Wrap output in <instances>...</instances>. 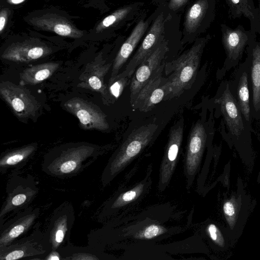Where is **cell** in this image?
<instances>
[{
  "label": "cell",
  "instance_id": "277c9868",
  "mask_svg": "<svg viewBox=\"0 0 260 260\" xmlns=\"http://www.w3.org/2000/svg\"><path fill=\"white\" fill-rule=\"evenodd\" d=\"M211 38L207 35L198 39L190 48L172 62V73L167 78L171 97L180 95L193 82L204 49Z\"/></svg>",
  "mask_w": 260,
  "mask_h": 260
},
{
  "label": "cell",
  "instance_id": "83f0119b",
  "mask_svg": "<svg viewBox=\"0 0 260 260\" xmlns=\"http://www.w3.org/2000/svg\"><path fill=\"white\" fill-rule=\"evenodd\" d=\"M63 259H101V254L90 246L79 247L74 246L70 242L58 250Z\"/></svg>",
  "mask_w": 260,
  "mask_h": 260
},
{
  "label": "cell",
  "instance_id": "74e56055",
  "mask_svg": "<svg viewBox=\"0 0 260 260\" xmlns=\"http://www.w3.org/2000/svg\"><path fill=\"white\" fill-rule=\"evenodd\" d=\"M7 13L5 10H3L1 12L0 15V32H2L7 22Z\"/></svg>",
  "mask_w": 260,
  "mask_h": 260
},
{
  "label": "cell",
  "instance_id": "d6a6232c",
  "mask_svg": "<svg viewBox=\"0 0 260 260\" xmlns=\"http://www.w3.org/2000/svg\"><path fill=\"white\" fill-rule=\"evenodd\" d=\"M128 77L120 76L118 74L113 82L109 85V92L110 94L115 99H117L121 94L125 87L131 83V80Z\"/></svg>",
  "mask_w": 260,
  "mask_h": 260
},
{
  "label": "cell",
  "instance_id": "d4e9b609",
  "mask_svg": "<svg viewBox=\"0 0 260 260\" xmlns=\"http://www.w3.org/2000/svg\"><path fill=\"white\" fill-rule=\"evenodd\" d=\"M37 148V144L32 143L4 152L0 158V172L6 173L9 170L20 168L27 162Z\"/></svg>",
  "mask_w": 260,
  "mask_h": 260
},
{
  "label": "cell",
  "instance_id": "60d3db41",
  "mask_svg": "<svg viewBox=\"0 0 260 260\" xmlns=\"http://www.w3.org/2000/svg\"><path fill=\"white\" fill-rule=\"evenodd\" d=\"M258 2H259V3H260V0H258Z\"/></svg>",
  "mask_w": 260,
  "mask_h": 260
},
{
  "label": "cell",
  "instance_id": "44dd1931",
  "mask_svg": "<svg viewBox=\"0 0 260 260\" xmlns=\"http://www.w3.org/2000/svg\"><path fill=\"white\" fill-rule=\"evenodd\" d=\"M151 21L150 17L147 20L140 19L122 44L113 63L109 84L113 82L122 66L129 57L144 35L146 34Z\"/></svg>",
  "mask_w": 260,
  "mask_h": 260
},
{
  "label": "cell",
  "instance_id": "8d00e7d4",
  "mask_svg": "<svg viewBox=\"0 0 260 260\" xmlns=\"http://www.w3.org/2000/svg\"><path fill=\"white\" fill-rule=\"evenodd\" d=\"M43 260H63V258L61 254L58 251L52 250L50 251L46 255H45Z\"/></svg>",
  "mask_w": 260,
  "mask_h": 260
},
{
  "label": "cell",
  "instance_id": "30bf717a",
  "mask_svg": "<svg viewBox=\"0 0 260 260\" xmlns=\"http://www.w3.org/2000/svg\"><path fill=\"white\" fill-rule=\"evenodd\" d=\"M219 0H196L187 10L184 21V37L198 36L214 21Z\"/></svg>",
  "mask_w": 260,
  "mask_h": 260
},
{
  "label": "cell",
  "instance_id": "2e32d148",
  "mask_svg": "<svg viewBox=\"0 0 260 260\" xmlns=\"http://www.w3.org/2000/svg\"><path fill=\"white\" fill-rule=\"evenodd\" d=\"M168 51V42L162 41L151 55L136 70L130 83V102L131 105L139 92L153 74L163 63Z\"/></svg>",
  "mask_w": 260,
  "mask_h": 260
},
{
  "label": "cell",
  "instance_id": "d590c367",
  "mask_svg": "<svg viewBox=\"0 0 260 260\" xmlns=\"http://www.w3.org/2000/svg\"><path fill=\"white\" fill-rule=\"evenodd\" d=\"M188 1L189 0H170L169 6L171 9L176 11L186 5Z\"/></svg>",
  "mask_w": 260,
  "mask_h": 260
},
{
  "label": "cell",
  "instance_id": "7c38bea8",
  "mask_svg": "<svg viewBox=\"0 0 260 260\" xmlns=\"http://www.w3.org/2000/svg\"><path fill=\"white\" fill-rule=\"evenodd\" d=\"M0 94L20 118H26L34 115L40 107L36 98L26 88L9 81L0 84Z\"/></svg>",
  "mask_w": 260,
  "mask_h": 260
},
{
  "label": "cell",
  "instance_id": "5b68a950",
  "mask_svg": "<svg viewBox=\"0 0 260 260\" xmlns=\"http://www.w3.org/2000/svg\"><path fill=\"white\" fill-rule=\"evenodd\" d=\"M38 192L37 183L31 175L12 173L7 182V197L0 211L1 222L7 215H13L30 207Z\"/></svg>",
  "mask_w": 260,
  "mask_h": 260
},
{
  "label": "cell",
  "instance_id": "cb8c5ba5",
  "mask_svg": "<svg viewBox=\"0 0 260 260\" xmlns=\"http://www.w3.org/2000/svg\"><path fill=\"white\" fill-rule=\"evenodd\" d=\"M143 5V3L136 2L119 8L103 19L97 26L96 31L100 32L127 24L138 16Z\"/></svg>",
  "mask_w": 260,
  "mask_h": 260
},
{
  "label": "cell",
  "instance_id": "ab89813d",
  "mask_svg": "<svg viewBox=\"0 0 260 260\" xmlns=\"http://www.w3.org/2000/svg\"><path fill=\"white\" fill-rule=\"evenodd\" d=\"M257 182L260 183V172L258 174V178H257Z\"/></svg>",
  "mask_w": 260,
  "mask_h": 260
},
{
  "label": "cell",
  "instance_id": "ffe728a7",
  "mask_svg": "<svg viewBox=\"0 0 260 260\" xmlns=\"http://www.w3.org/2000/svg\"><path fill=\"white\" fill-rule=\"evenodd\" d=\"M100 55L88 63L81 74L78 87L90 89L100 93L104 98L111 95L104 83V77L111 67Z\"/></svg>",
  "mask_w": 260,
  "mask_h": 260
},
{
  "label": "cell",
  "instance_id": "52a82bcc",
  "mask_svg": "<svg viewBox=\"0 0 260 260\" xmlns=\"http://www.w3.org/2000/svg\"><path fill=\"white\" fill-rule=\"evenodd\" d=\"M74 221V209L70 203L65 202L54 210L47 230L44 233V240L49 252L58 251L70 242Z\"/></svg>",
  "mask_w": 260,
  "mask_h": 260
},
{
  "label": "cell",
  "instance_id": "f1b7e54d",
  "mask_svg": "<svg viewBox=\"0 0 260 260\" xmlns=\"http://www.w3.org/2000/svg\"><path fill=\"white\" fill-rule=\"evenodd\" d=\"M171 96V89L168 79L164 78L146 97L139 110L142 112L150 110L165 97Z\"/></svg>",
  "mask_w": 260,
  "mask_h": 260
},
{
  "label": "cell",
  "instance_id": "4fadbf2b",
  "mask_svg": "<svg viewBox=\"0 0 260 260\" xmlns=\"http://www.w3.org/2000/svg\"><path fill=\"white\" fill-rule=\"evenodd\" d=\"M66 109L75 116L85 129L105 131L109 128L106 115L95 105L79 98L64 103Z\"/></svg>",
  "mask_w": 260,
  "mask_h": 260
},
{
  "label": "cell",
  "instance_id": "603a6c76",
  "mask_svg": "<svg viewBox=\"0 0 260 260\" xmlns=\"http://www.w3.org/2000/svg\"><path fill=\"white\" fill-rule=\"evenodd\" d=\"M32 22L36 26L55 32L60 36L79 38L82 33L75 28L68 20L55 14L44 15L34 18Z\"/></svg>",
  "mask_w": 260,
  "mask_h": 260
},
{
  "label": "cell",
  "instance_id": "ac0fdd59",
  "mask_svg": "<svg viewBox=\"0 0 260 260\" xmlns=\"http://www.w3.org/2000/svg\"><path fill=\"white\" fill-rule=\"evenodd\" d=\"M207 139L206 129L198 121L191 128L187 141L185 172L190 186L201 161Z\"/></svg>",
  "mask_w": 260,
  "mask_h": 260
},
{
  "label": "cell",
  "instance_id": "d6986e66",
  "mask_svg": "<svg viewBox=\"0 0 260 260\" xmlns=\"http://www.w3.org/2000/svg\"><path fill=\"white\" fill-rule=\"evenodd\" d=\"M249 59L247 55L245 60L238 65L232 74L230 85L242 114L246 121L251 125L252 118L250 104L249 90Z\"/></svg>",
  "mask_w": 260,
  "mask_h": 260
},
{
  "label": "cell",
  "instance_id": "4dcf8cb0",
  "mask_svg": "<svg viewBox=\"0 0 260 260\" xmlns=\"http://www.w3.org/2000/svg\"><path fill=\"white\" fill-rule=\"evenodd\" d=\"M143 188L144 184H139L134 188L121 194L114 200L110 206V208L115 209L120 208L132 202L141 194Z\"/></svg>",
  "mask_w": 260,
  "mask_h": 260
},
{
  "label": "cell",
  "instance_id": "e0dca14e",
  "mask_svg": "<svg viewBox=\"0 0 260 260\" xmlns=\"http://www.w3.org/2000/svg\"><path fill=\"white\" fill-rule=\"evenodd\" d=\"M256 35L250 41L246 47L249 59V90L252 119L260 122V42Z\"/></svg>",
  "mask_w": 260,
  "mask_h": 260
},
{
  "label": "cell",
  "instance_id": "1f68e13d",
  "mask_svg": "<svg viewBox=\"0 0 260 260\" xmlns=\"http://www.w3.org/2000/svg\"><path fill=\"white\" fill-rule=\"evenodd\" d=\"M206 231L212 242L218 248L224 250L228 248L227 237L224 236L223 232L215 223H209L206 228Z\"/></svg>",
  "mask_w": 260,
  "mask_h": 260
},
{
  "label": "cell",
  "instance_id": "9c48e42d",
  "mask_svg": "<svg viewBox=\"0 0 260 260\" xmlns=\"http://www.w3.org/2000/svg\"><path fill=\"white\" fill-rule=\"evenodd\" d=\"M249 204L248 196L239 186L238 191L224 200L222 210L228 225L225 234L230 239L240 235L248 216Z\"/></svg>",
  "mask_w": 260,
  "mask_h": 260
},
{
  "label": "cell",
  "instance_id": "484cf974",
  "mask_svg": "<svg viewBox=\"0 0 260 260\" xmlns=\"http://www.w3.org/2000/svg\"><path fill=\"white\" fill-rule=\"evenodd\" d=\"M59 63L46 62L27 68L20 74V83L22 86L36 85L49 78L57 70Z\"/></svg>",
  "mask_w": 260,
  "mask_h": 260
},
{
  "label": "cell",
  "instance_id": "836d02e7",
  "mask_svg": "<svg viewBox=\"0 0 260 260\" xmlns=\"http://www.w3.org/2000/svg\"><path fill=\"white\" fill-rule=\"evenodd\" d=\"M165 228L157 224H151L146 226L140 233L137 237L138 238L150 239L158 236L166 232Z\"/></svg>",
  "mask_w": 260,
  "mask_h": 260
},
{
  "label": "cell",
  "instance_id": "ba28073f",
  "mask_svg": "<svg viewBox=\"0 0 260 260\" xmlns=\"http://www.w3.org/2000/svg\"><path fill=\"white\" fill-rule=\"evenodd\" d=\"M49 252L44 233L36 223L29 236L17 239L0 248V260L43 259Z\"/></svg>",
  "mask_w": 260,
  "mask_h": 260
},
{
  "label": "cell",
  "instance_id": "7a4b0ae2",
  "mask_svg": "<svg viewBox=\"0 0 260 260\" xmlns=\"http://www.w3.org/2000/svg\"><path fill=\"white\" fill-rule=\"evenodd\" d=\"M97 148L79 144L50 153L45 157L42 170L48 175L64 179L78 175L94 161Z\"/></svg>",
  "mask_w": 260,
  "mask_h": 260
},
{
  "label": "cell",
  "instance_id": "e575fe53",
  "mask_svg": "<svg viewBox=\"0 0 260 260\" xmlns=\"http://www.w3.org/2000/svg\"><path fill=\"white\" fill-rule=\"evenodd\" d=\"M250 30L257 34L260 37V3L258 2V6L256 7V11L254 20L250 23ZM260 42V40L259 41Z\"/></svg>",
  "mask_w": 260,
  "mask_h": 260
},
{
  "label": "cell",
  "instance_id": "9a60e30c",
  "mask_svg": "<svg viewBox=\"0 0 260 260\" xmlns=\"http://www.w3.org/2000/svg\"><path fill=\"white\" fill-rule=\"evenodd\" d=\"M183 127L184 120L182 118L170 131L159 170L158 187L161 191L166 188L173 174L182 141Z\"/></svg>",
  "mask_w": 260,
  "mask_h": 260
},
{
  "label": "cell",
  "instance_id": "8fae6325",
  "mask_svg": "<svg viewBox=\"0 0 260 260\" xmlns=\"http://www.w3.org/2000/svg\"><path fill=\"white\" fill-rule=\"evenodd\" d=\"M165 18L162 12L159 13L152 22L135 54L132 57L124 70L119 75L131 78L137 68L154 51L159 44L165 40Z\"/></svg>",
  "mask_w": 260,
  "mask_h": 260
},
{
  "label": "cell",
  "instance_id": "5bb4252c",
  "mask_svg": "<svg viewBox=\"0 0 260 260\" xmlns=\"http://www.w3.org/2000/svg\"><path fill=\"white\" fill-rule=\"evenodd\" d=\"M40 213L39 208L29 207L0 223V248L9 245L28 232L37 223Z\"/></svg>",
  "mask_w": 260,
  "mask_h": 260
},
{
  "label": "cell",
  "instance_id": "f35d334b",
  "mask_svg": "<svg viewBox=\"0 0 260 260\" xmlns=\"http://www.w3.org/2000/svg\"><path fill=\"white\" fill-rule=\"evenodd\" d=\"M24 0H9V2L13 4H18L23 2Z\"/></svg>",
  "mask_w": 260,
  "mask_h": 260
},
{
  "label": "cell",
  "instance_id": "8992f818",
  "mask_svg": "<svg viewBox=\"0 0 260 260\" xmlns=\"http://www.w3.org/2000/svg\"><path fill=\"white\" fill-rule=\"evenodd\" d=\"M220 29L225 58L221 68L217 71V77L219 79L224 77L232 69L239 64L245 48L256 35L250 29L246 30L241 24L233 28L225 23H222Z\"/></svg>",
  "mask_w": 260,
  "mask_h": 260
},
{
  "label": "cell",
  "instance_id": "7402d4cb",
  "mask_svg": "<svg viewBox=\"0 0 260 260\" xmlns=\"http://www.w3.org/2000/svg\"><path fill=\"white\" fill-rule=\"evenodd\" d=\"M51 52L50 48L38 42H22L13 44L3 53L5 59L17 62H28L44 57Z\"/></svg>",
  "mask_w": 260,
  "mask_h": 260
},
{
  "label": "cell",
  "instance_id": "4316f807",
  "mask_svg": "<svg viewBox=\"0 0 260 260\" xmlns=\"http://www.w3.org/2000/svg\"><path fill=\"white\" fill-rule=\"evenodd\" d=\"M228 7L230 19H235L244 16L251 23L254 19L256 8L253 0H225Z\"/></svg>",
  "mask_w": 260,
  "mask_h": 260
},
{
  "label": "cell",
  "instance_id": "6da1fadb",
  "mask_svg": "<svg viewBox=\"0 0 260 260\" xmlns=\"http://www.w3.org/2000/svg\"><path fill=\"white\" fill-rule=\"evenodd\" d=\"M222 117L221 133L231 148L234 147L242 160L247 165L253 163L252 126L243 116L232 92L230 81H222L215 99Z\"/></svg>",
  "mask_w": 260,
  "mask_h": 260
},
{
  "label": "cell",
  "instance_id": "f546056e",
  "mask_svg": "<svg viewBox=\"0 0 260 260\" xmlns=\"http://www.w3.org/2000/svg\"><path fill=\"white\" fill-rule=\"evenodd\" d=\"M165 64L163 62L139 92L137 98L131 105L135 109H139L147 95L163 81L162 72Z\"/></svg>",
  "mask_w": 260,
  "mask_h": 260
},
{
  "label": "cell",
  "instance_id": "3957f363",
  "mask_svg": "<svg viewBox=\"0 0 260 260\" xmlns=\"http://www.w3.org/2000/svg\"><path fill=\"white\" fill-rule=\"evenodd\" d=\"M157 129L154 123L143 125L131 133L110 158L102 174L103 186L109 184L151 141Z\"/></svg>",
  "mask_w": 260,
  "mask_h": 260
}]
</instances>
